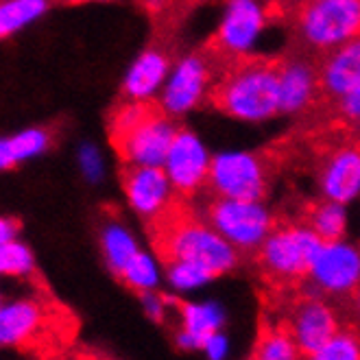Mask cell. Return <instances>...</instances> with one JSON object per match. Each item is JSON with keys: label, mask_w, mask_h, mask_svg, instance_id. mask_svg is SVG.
<instances>
[{"label": "cell", "mask_w": 360, "mask_h": 360, "mask_svg": "<svg viewBox=\"0 0 360 360\" xmlns=\"http://www.w3.org/2000/svg\"><path fill=\"white\" fill-rule=\"evenodd\" d=\"M354 306H356V314H358V319H360V288L354 292Z\"/></svg>", "instance_id": "cell-37"}, {"label": "cell", "mask_w": 360, "mask_h": 360, "mask_svg": "<svg viewBox=\"0 0 360 360\" xmlns=\"http://www.w3.org/2000/svg\"><path fill=\"white\" fill-rule=\"evenodd\" d=\"M168 72H171V59H168V55L160 49H146L134 59L129 70L124 72L122 92L129 101L149 103L153 96L162 92Z\"/></svg>", "instance_id": "cell-17"}, {"label": "cell", "mask_w": 360, "mask_h": 360, "mask_svg": "<svg viewBox=\"0 0 360 360\" xmlns=\"http://www.w3.org/2000/svg\"><path fill=\"white\" fill-rule=\"evenodd\" d=\"M280 75V110L282 114H300L314 103L321 92L319 68L308 59L290 57L278 61Z\"/></svg>", "instance_id": "cell-16"}, {"label": "cell", "mask_w": 360, "mask_h": 360, "mask_svg": "<svg viewBox=\"0 0 360 360\" xmlns=\"http://www.w3.org/2000/svg\"><path fill=\"white\" fill-rule=\"evenodd\" d=\"M177 131L171 116L160 105H151L129 131L114 138V144L127 166H162Z\"/></svg>", "instance_id": "cell-8"}, {"label": "cell", "mask_w": 360, "mask_h": 360, "mask_svg": "<svg viewBox=\"0 0 360 360\" xmlns=\"http://www.w3.org/2000/svg\"><path fill=\"white\" fill-rule=\"evenodd\" d=\"M207 186L217 197L262 201L269 190V164L253 151H225L212 155Z\"/></svg>", "instance_id": "cell-6"}, {"label": "cell", "mask_w": 360, "mask_h": 360, "mask_svg": "<svg viewBox=\"0 0 360 360\" xmlns=\"http://www.w3.org/2000/svg\"><path fill=\"white\" fill-rule=\"evenodd\" d=\"M336 105H338V114H341L345 122L360 127V83L349 92H345L341 98H336Z\"/></svg>", "instance_id": "cell-31"}, {"label": "cell", "mask_w": 360, "mask_h": 360, "mask_svg": "<svg viewBox=\"0 0 360 360\" xmlns=\"http://www.w3.org/2000/svg\"><path fill=\"white\" fill-rule=\"evenodd\" d=\"M253 360H302V352L286 328H262Z\"/></svg>", "instance_id": "cell-26"}, {"label": "cell", "mask_w": 360, "mask_h": 360, "mask_svg": "<svg viewBox=\"0 0 360 360\" xmlns=\"http://www.w3.org/2000/svg\"><path fill=\"white\" fill-rule=\"evenodd\" d=\"M122 193L129 207L146 221L160 219L175 199V188L162 166H129L122 177Z\"/></svg>", "instance_id": "cell-12"}, {"label": "cell", "mask_w": 360, "mask_h": 360, "mask_svg": "<svg viewBox=\"0 0 360 360\" xmlns=\"http://www.w3.org/2000/svg\"><path fill=\"white\" fill-rule=\"evenodd\" d=\"M217 275L210 269L197 264V262H186V260H171L166 262V282L177 292H188L210 284Z\"/></svg>", "instance_id": "cell-27"}, {"label": "cell", "mask_w": 360, "mask_h": 360, "mask_svg": "<svg viewBox=\"0 0 360 360\" xmlns=\"http://www.w3.org/2000/svg\"><path fill=\"white\" fill-rule=\"evenodd\" d=\"M77 164H79V171L83 175V179L90 181V184H98L105 177V158L101 153V149L92 142H83L77 151Z\"/></svg>", "instance_id": "cell-29"}, {"label": "cell", "mask_w": 360, "mask_h": 360, "mask_svg": "<svg viewBox=\"0 0 360 360\" xmlns=\"http://www.w3.org/2000/svg\"><path fill=\"white\" fill-rule=\"evenodd\" d=\"M321 245L323 240L306 223L275 225V229L258 249V260L262 271L273 282L290 284L308 278Z\"/></svg>", "instance_id": "cell-4"}, {"label": "cell", "mask_w": 360, "mask_h": 360, "mask_svg": "<svg viewBox=\"0 0 360 360\" xmlns=\"http://www.w3.org/2000/svg\"><path fill=\"white\" fill-rule=\"evenodd\" d=\"M280 3H284L286 7H292V11H297L304 3H308V0H280Z\"/></svg>", "instance_id": "cell-35"}, {"label": "cell", "mask_w": 360, "mask_h": 360, "mask_svg": "<svg viewBox=\"0 0 360 360\" xmlns=\"http://www.w3.org/2000/svg\"><path fill=\"white\" fill-rule=\"evenodd\" d=\"M181 328L175 334V343L184 352L203 349L210 334L223 330L225 312L214 302H197V304H179Z\"/></svg>", "instance_id": "cell-19"}, {"label": "cell", "mask_w": 360, "mask_h": 360, "mask_svg": "<svg viewBox=\"0 0 360 360\" xmlns=\"http://www.w3.org/2000/svg\"><path fill=\"white\" fill-rule=\"evenodd\" d=\"M188 3H203V0H188Z\"/></svg>", "instance_id": "cell-38"}, {"label": "cell", "mask_w": 360, "mask_h": 360, "mask_svg": "<svg viewBox=\"0 0 360 360\" xmlns=\"http://www.w3.org/2000/svg\"><path fill=\"white\" fill-rule=\"evenodd\" d=\"M212 68L203 55L193 53L179 59L168 72L160 92V108L171 116H184L212 92Z\"/></svg>", "instance_id": "cell-9"}, {"label": "cell", "mask_w": 360, "mask_h": 360, "mask_svg": "<svg viewBox=\"0 0 360 360\" xmlns=\"http://www.w3.org/2000/svg\"><path fill=\"white\" fill-rule=\"evenodd\" d=\"M49 310L31 295L0 302V349H20L35 343L46 330Z\"/></svg>", "instance_id": "cell-13"}, {"label": "cell", "mask_w": 360, "mask_h": 360, "mask_svg": "<svg viewBox=\"0 0 360 360\" xmlns=\"http://www.w3.org/2000/svg\"><path fill=\"white\" fill-rule=\"evenodd\" d=\"M118 278L124 282V286H129L131 290L142 295L149 290H158L162 282V269L153 253L140 249L136 256L127 262V266L120 271Z\"/></svg>", "instance_id": "cell-24"}, {"label": "cell", "mask_w": 360, "mask_h": 360, "mask_svg": "<svg viewBox=\"0 0 360 360\" xmlns=\"http://www.w3.org/2000/svg\"><path fill=\"white\" fill-rule=\"evenodd\" d=\"M70 5H90V3H105V0H66Z\"/></svg>", "instance_id": "cell-36"}, {"label": "cell", "mask_w": 360, "mask_h": 360, "mask_svg": "<svg viewBox=\"0 0 360 360\" xmlns=\"http://www.w3.org/2000/svg\"><path fill=\"white\" fill-rule=\"evenodd\" d=\"M205 221L238 251H258L275 229V217L262 201L217 197L207 205Z\"/></svg>", "instance_id": "cell-5"}, {"label": "cell", "mask_w": 360, "mask_h": 360, "mask_svg": "<svg viewBox=\"0 0 360 360\" xmlns=\"http://www.w3.org/2000/svg\"><path fill=\"white\" fill-rule=\"evenodd\" d=\"M51 140L53 138L44 127H27L13 136L0 138V171H9L18 164L44 155Z\"/></svg>", "instance_id": "cell-20"}, {"label": "cell", "mask_w": 360, "mask_h": 360, "mask_svg": "<svg viewBox=\"0 0 360 360\" xmlns=\"http://www.w3.org/2000/svg\"><path fill=\"white\" fill-rule=\"evenodd\" d=\"M51 0H0V39H9L46 15Z\"/></svg>", "instance_id": "cell-22"}, {"label": "cell", "mask_w": 360, "mask_h": 360, "mask_svg": "<svg viewBox=\"0 0 360 360\" xmlns=\"http://www.w3.org/2000/svg\"><path fill=\"white\" fill-rule=\"evenodd\" d=\"M140 251V245L131 229L120 221H108L101 227V253L108 269L116 275L127 266L136 253Z\"/></svg>", "instance_id": "cell-21"}, {"label": "cell", "mask_w": 360, "mask_h": 360, "mask_svg": "<svg viewBox=\"0 0 360 360\" xmlns=\"http://www.w3.org/2000/svg\"><path fill=\"white\" fill-rule=\"evenodd\" d=\"M306 225L319 236L323 243L343 240L347 231V210L343 203L323 199L312 203L306 212Z\"/></svg>", "instance_id": "cell-23"}, {"label": "cell", "mask_w": 360, "mask_h": 360, "mask_svg": "<svg viewBox=\"0 0 360 360\" xmlns=\"http://www.w3.org/2000/svg\"><path fill=\"white\" fill-rule=\"evenodd\" d=\"M306 360H360V338L354 332L338 330L328 343L304 356Z\"/></svg>", "instance_id": "cell-28"}, {"label": "cell", "mask_w": 360, "mask_h": 360, "mask_svg": "<svg viewBox=\"0 0 360 360\" xmlns=\"http://www.w3.org/2000/svg\"><path fill=\"white\" fill-rule=\"evenodd\" d=\"M18 238V225L13 219H7V217H0V245L7 243V240H13Z\"/></svg>", "instance_id": "cell-33"}, {"label": "cell", "mask_w": 360, "mask_h": 360, "mask_svg": "<svg viewBox=\"0 0 360 360\" xmlns=\"http://www.w3.org/2000/svg\"><path fill=\"white\" fill-rule=\"evenodd\" d=\"M35 253L20 238L0 245V280H29L35 273Z\"/></svg>", "instance_id": "cell-25"}, {"label": "cell", "mask_w": 360, "mask_h": 360, "mask_svg": "<svg viewBox=\"0 0 360 360\" xmlns=\"http://www.w3.org/2000/svg\"><path fill=\"white\" fill-rule=\"evenodd\" d=\"M86 360H98V358H86Z\"/></svg>", "instance_id": "cell-40"}, {"label": "cell", "mask_w": 360, "mask_h": 360, "mask_svg": "<svg viewBox=\"0 0 360 360\" xmlns=\"http://www.w3.org/2000/svg\"><path fill=\"white\" fill-rule=\"evenodd\" d=\"M310 284L326 295L345 297L360 288V249L345 240L323 243L308 273Z\"/></svg>", "instance_id": "cell-10"}, {"label": "cell", "mask_w": 360, "mask_h": 360, "mask_svg": "<svg viewBox=\"0 0 360 360\" xmlns=\"http://www.w3.org/2000/svg\"><path fill=\"white\" fill-rule=\"evenodd\" d=\"M140 302H142L144 314L149 316L151 321L162 323L166 319L168 304H171V300H168V297H164V295H160L158 290H149V292L140 295Z\"/></svg>", "instance_id": "cell-30"}, {"label": "cell", "mask_w": 360, "mask_h": 360, "mask_svg": "<svg viewBox=\"0 0 360 360\" xmlns=\"http://www.w3.org/2000/svg\"><path fill=\"white\" fill-rule=\"evenodd\" d=\"M323 199L347 205L360 195V144H341L332 149L319 168Z\"/></svg>", "instance_id": "cell-14"}, {"label": "cell", "mask_w": 360, "mask_h": 360, "mask_svg": "<svg viewBox=\"0 0 360 360\" xmlns=\"http://www.w3.org/2000/svg\"><path fill=\"white\" fill-rule=\"evenodd\" d=\"M321 90L330 98H341L360 83V37L326 53L321 68Z\"/></svg>", "instance_id": "cell-18"}, {"label": "cell", "mask_w": 360, "mask_h": 360, "mask_svg": "<svg viewBox=\"0 0 360 360\" xmlns=\"http://www.w3.org/2000/svg\"><path fill=\"white\" fill-rule=\"evenodd\" d=\"M3 300H5V297H3V290H0V302H3Z\"/></svg>", "instance_id": "cell-39"}, {"label": "cell", "mask_w": 360, "mask_h": 360, "mask_svg": "<svg viewBox=\"0 0 360 360\" xmlns=\"http://www.w3.org/2000/svg\"><path fill=\"white\" fill-rule=\"evenodd\" d=\"M210 166H212L210 151L197 138V134L188 129L177 131L171 144V151H168L162 164L179 197H193L203 186H207Z\"/></svg>", "instance_id": "cell-11"}, {"label": "cell", "mask_w": 360, "mask_h": 360, "mask_svg": "<svg viewBox=\"0 0 360 360\" xmlns=\"http://www.w3.org/2000/svg\"><path fill=\"white\" fill-rule=\"evenodd\" d=\"M269 25V7L262 0H227L212 46L214 53L238 61L251 57Z\"/></svg>", "instance_id": "cell-7"}, {"label": "cell", "mask_w": 360, "mask_h": 360, "mask_svg": "<svg viewBox=\"0 0 360 360\" xmlns=\"http://www.w3.org/2000/svg\"><path fill=\"white\" fill-rule=\"evenodd\" d=\"M201 352H205V356L210 360H225V356L229 352V341H227V336L223 334V330L210 334Z\"/></svg>", "instance_id": "cell-32"}, {"label": "cell", "mask_w": 360, "mask_h": 360, "mask_svg": "<svg viewBox=\"0 0 360 360\" xmlns=\"http://www.w3.org/2000/svg\"><path fill=\"white\" fill-rule=\"evenodd\" d=\"M140 5L149 13H164L173 5V0H140Z\"/></svg>", "instance_id": "cell-34"}, {"label": "cell", "mask_w": 360, "mask_h": 360, "mask_svg": "<svg viewBox=\"0 0 360 360\" xmlns=\"http://www.w3.org/2000/svg\"><path fill=\"white\" fill-rule=\"evenodd\" d=\"M295 25L306 46L330 53L360 37V0H308L295 11Z\"/></svg>", "instance_id": "cell-3"}, {"label": "cell", "mask_w": 360, "mask_h": 360, "mask_svg": "<svg viewBox=\"0 0 360 360\" xmlns=\"http://www.w3.org/2000/svg\"><path fill=\"white\" fill-rule=\"evenodd\" d=\"M214 108L243 122H264L282 114L278 59L245 57L225 70L210 92Z\"/></svg>", "instance_id": "cell-2"}, {"label": "cell", "mask_w": 360, "mask_h": 360, "mask_svg": "<svg viewBox=\"0 0 360 360\" xmlns=\"http://www.w3.org/2000/svg\"><path fill=\"white\" fill-rule=\"evenodd\" d=\"M155 245L164 262H197L221 278L238 264V249L231 247L207 221L177 201L155 221Z\"/></svg>", "instance_id": "cell-1"}, {"label": "cell", "mask_w": 360, "mask_h": 360, "mask_svg": "<svg viewBox=\"0 0 360 360\" xmlns=\"http://www.w3.org/2000/svg\"><path fill=\"white\" fill-rule=\"evenodd\" d=\"M286 330L297 343L302 356H308L338 332V319L323 300L308 297L292 308Z\"/></svg>", "instance_id": "cell-15"}]
</instances>
